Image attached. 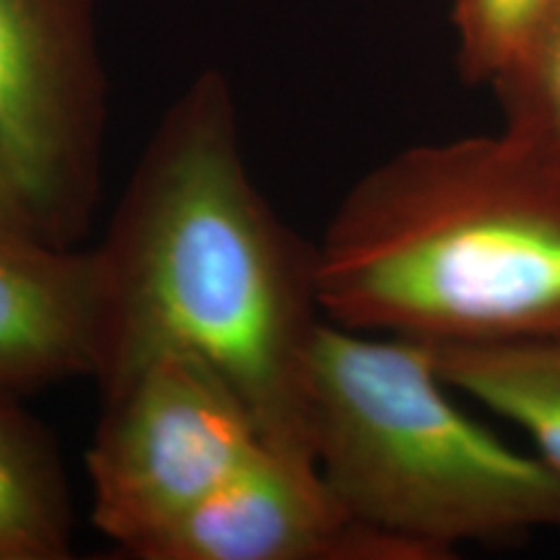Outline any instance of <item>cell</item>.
I'll list each match as a JSON object with an SVG mask.
<instances>
[{
	"mask_svg": "<svg viewBox=\"0 0 560 560\" xmlns=\"http://www.w3.org/2000/svg\"><path fill=\"white\" fill-rule=\"evenodd\" d=\"M107 100L94 0H0V151L55 247L102 202Z\"/></svg>",
	"mask_w": 560,
	"mask_h": 560,
	"instance_id": "obj_5",
	"label": "cell"
},
{
	"mask_svg": "<svg viewBox=\"0 0 560 560\" xmlns=\"http://www.w3.org/2000/svg\"><path fill=\"white\" fill-rule=\"evenodd\" d=\"M73 558V501L55 436L0 395V560Z\"/></svg>",
	"mask_w": 560,
	"mask_h": 560,
	"instance_id": "obj_9",
	"label": "cell"
},
{
	"mask_svg": "<svg viewBox=\"0 0 560 560\" xmlns=\"http://www.w3.org/2000/svg\"><path fill=\"white\" fill-rule=\"evenodd\" d=\"M490 89L503 136L560 177V0Z\"/></svg>",
	"mask_w": 560,
	"mask_h": 560,
	"instance_id": "obj_10",
	"label": "cell"
},
{
	"mask_svg": "<svg viewBox=\"0 0 560 560\" xmlns=\"http://www.w3.org/2000/svg\"><path fill=\"white\" fill-rule=\"evenodd\" d=\"M314 268L322 314L348 330L560 332V177L503 132L410 145L350 185Z\"/></svg>",
	"mask_w": 560,
	"mask_h": 560,
	"instance_id": "obj_2",
	"label": "cell"
},
{
	"mask_svg": "<svg viewBox=\"0 0 560 560\" xmlns=\"http://www.w3.org/2000/svg\"><path fill=\"white\" fill-rule=\"evenodd\" d=\"M0 240L50 244L3 151H0Z\"/></svg>",
	"mask_w": 560,
	"mask_h": 560,
	"instance_id": "obj_12",
	"label": "cell"
},
{
	"mask_svg": "<svg viewBox=\"0 0 560 560\" xmlns=\"http://www.w3.org/2000/svg\"><path fill=\"white\" fill-rule=\"evenodd\" d=\"M91 252L96 389L185 350L240 389L270 446L314 459L310 359L325 322L314 244L252 179L221 70H202L164 109Z\"/></svg>",
	"mask_w": 560,
	"mask_h": 560,
	"instance_id": "obj_1",
	"label": "cell"
},
{
	"mask_svg": "<svg viewBox=\"0 0 560 560\" xmlns=\"http://www.w3.org/2000/svg\"><path fill=\"white\" fill-rule=\"evenodd\" d=\"M558 0H454L457 66L467 83L490 86L520 55Z\"/></svg>",
	"mask_w": 560,
	"mask_h": 560,
	"instance_id": "obj_11",
	"label": "cell"
},
{
	"mask_svg": "<svg viewBox=\"0 0 560 560\" xmlns=\"http://www.w3.org/2000/svg\"><path fill=\"white\" fill-rule=\"evenodd\" d=\"M138 560H423L363 527L319 465L265 444Z\"/></svg>",
	"mask_w": 560,
	"mask_h": 560,
	"instance_id": "obj_6",
	"label": "cell"
},
{
	"mask_svg": "<svg viewBox=\"0 0 560 560\" xmlns=\"http://www.w3.org/2000/svg\"><path fill=\"white\" fill-rule=\"evenodd\" d=\"M450 392L425 342L322 322L312 446L342 509L423 560L560 532V472L482 429Z\"/></svg>",
	"mask_w": 560,
	"mask_h": 560,
	"instance_id": "obj_3",
	"label": "cell"
},
{
	"mask_svg": "<svg viewBox=\"0 0 560 560\" xmlns=\"http://www.w3.org/2000/svg\"><path fill=\"white\" fill-rule=\"evenodd\" d=\"M86 450L91 524L140 558L262 450L255 412L213 363L166 350L100 389Z\"/></svg>",
	"mask_w": 560,
	"mask_h": 560,
	"instance_id": "obj_4",
	"label": "cell"
},
{
	"mask_svg": "<svg viewBox=\"0 0 560 560\" xmlns=\"http://www.w3.org/2000/svg\"><path fill=\"white\" fill-rule=\"evenodd\" d=\"M96 342L94 252L0 240V395L91 380Z\"/></svg>",
	"mask_w": 560,
	"mask_h": 560,
	"instance_id": "obj_7",
	"label": "cell"
},
{
	"mask_svg": "<svg viewBox=\"0 0 560 560\" xmlns=\"http://www.w3.org/2000/svg\"><path fill=\"white\" fill-rule=\"evenodd\" d=\"M425 346L452 392L520 425L560 472V332Z\"/></svg>",
	"mask_w": 560,
	"mask_h": 560,
	"instance_id": "obj_8",
	"label": "cell"
}]
</instances>
